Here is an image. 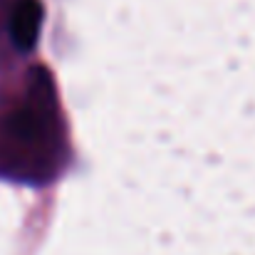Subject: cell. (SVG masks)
Wrapping results in <instances>:
<instances>
[{
  "mask_svg": "<svg viewBox=\"0 0 255 255\" xmlns=\"http://www.w3.org/2000/svg\"><path fill=\"white\" fill-rule=\"evenodd\" d=\"M7 129L20 141H37L45 131V124H42V117H40V112L35 107H22L10 117Z\"/></svg>",
  "mask_w": 255,
  "mask_h": 255,
  "instance_id": "obj_2",
  "label": "cell"
},
{
  "mask_svg": "<svg viewBox=\"0 0 255 255\" xmlns=\"http://www.w3.org/2000/svg\"><path fill=\"white\" fill-rule=\"evenodd\" d=\"M42 2L40 0H17L10 15V40L20 52L35 50L42 30Z\"/></svg>",
  "mask_w": 255,
  "mask_h": 255,
  "instance_id": "obj_1",
  "label": "cell"
}]
</instances>
